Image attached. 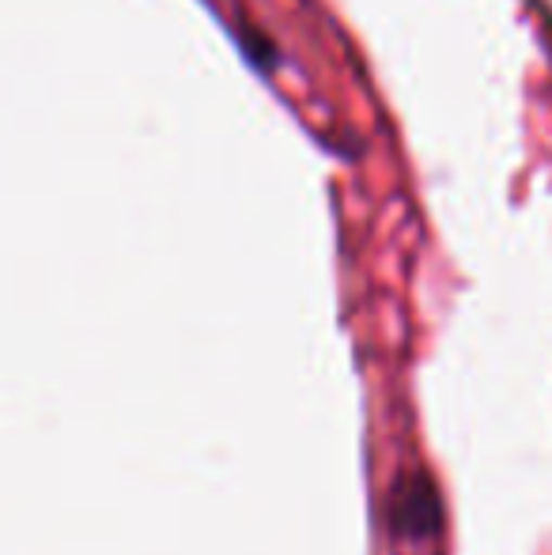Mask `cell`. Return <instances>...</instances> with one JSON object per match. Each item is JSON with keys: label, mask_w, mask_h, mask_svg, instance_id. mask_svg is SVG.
<instances>
[{"label": "cell", "mask_w": 552, "mask_h": 555, "mask_svg": "<svg viewBox=\"0 0 552 555\" xmlns=\"http://www.w3.org/2000/svg\"><path fill=\"white\" fill-rule=\"evenodd\" d=\"M394 526L409 537H427L439 529V495H435L427 476H413L398 488V506H394Z\"/></svg>", "instance_id": "obj_1"}]
</instances>
